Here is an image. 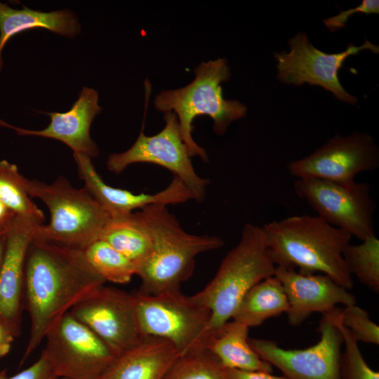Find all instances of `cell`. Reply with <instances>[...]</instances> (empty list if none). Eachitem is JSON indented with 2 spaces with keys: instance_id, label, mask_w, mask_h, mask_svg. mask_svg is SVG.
<instances>
[{
  "instance_id": "cell-1",
  "label": "cell",
  "mask_w": 379,
  "mask_h": 379,
  "mask_svg": "<svg viewBox=\"0 0 379 379\" xmlns=\"http://www.w3.org/2000/svg\"><path fill=\"white\" fill-rule=\"evenodd\" d=\"M105 282L90 265L84 250L34 237L25 264L24 308L29 317L30 330L20 364L64 314Z\"/></svg>"
},
{
  "instance_id": "cell-2",
  "label": "cell",
  "mask_w": 379,
  "mask_h": 379,
  "mask_svg": "<svg viewBox=\"0 0 379 379\" xmlns=\"http://www.w3.org/2000/svg\"><path fill=\"white\" fill-rule=\"evenodd\" d=\"M276 266L302 274L322 273L347 290L353 279L343 253L352 237L318 215H293L262 226Z\"/></svg>"
},
{
  "instance_id": "cell-3",
  "label": "cell",
  "mask_w": 379,
  "mask_h": 379,
  "mask_svg": "<svg viewBox=\"0 0 379 379\" xmlns=\"http://www.w3.org/2000/svg\"><path fill=\"white\" fill-rule=\"evenodd\" d=\"M138 213L148 229L152 244L149 256L137 268L136 275L141 279L140 294L180 291L181 284L193 273L195 258L224 246V241L217 236L185 232L167 205H147Z\"/></svg>"
},
{
  "instance_id": "cell-4",
  "label": "cell",
  "mask_w": 379,
  "mask_h": 379,
  "mask_svg": "<svg viewBox=\"0 0 379 379\" xmlns=\"http://www.w3.org/2000/svg\"><path fill=\"white\" fill-rule=\"evenodd\" d=\"M194 79L187 85L173 90L161 91L154 100L158 111L175 114L182 140L190 156L208 161L206 150L194 140L193 121L199 116H208L213 121V131L223 135L232 122L243 118L247 107L236 100L222 95L221 84L231 77L225 58L201 62L194 70Z\"/></svg>"
},
{
  "instance_id": "cell-5",
  "label": "cell",
  "mask_w": 379,
  "mask_h": 379,
  "mask_svg": "<svg viewBox=\"0 0 379 379\" xmlns=\"http://www.w3.org/2000/svg\"><path fill=\"white\" fill-rule=\"evenodd\" d=\"M262 227L246 223L238 244L223 258L215 277L192 299L211 312L210 332L232 319L245 294L256 284L274 275Z\"/></svg>"
},
{
  "instance_id": "cell-6",
  "label": "cell",
  "mask_w": 379,
  "mask_h": 379,
  "mask_svg": "<svg viewBox=\"0 0 379 379\" xmlns=\"http://www.w3.org/2000/svg\"><path fill=\"white\" fill-rule=\"evenodd\" d=\"M25 185L50 211L49 223L37 226L34 237L80 250L99 239L109 215L85 187L75 188L62 176L51 184L25 178Z\"/></svg>"
},
{
  "instance_id": "cell-7",
  "label": "cell",
  "mask_w": 379,
  "mask_h": 379,
  "mask_svg": "<svg viewBox=\"0 0 379 379\" xmlns=\"http://www.w3.org/2000/svg\"><path fill=\"white\" fill-rule=\"evenodd\" d=\"M136 319L142 336L170 342L180 356L206 349L211 312L180 291L155 295L133 294Z\"/></svg>"
},
{
  "instance_id": "cell-8",
  "label": "cell",
  "mask_w": 379,
  "mask_h": 379,
  "mask_svg": "<svg viewBox=\"0 0 379 379\" xmlns=\"http://www.w3.org/2000/svg\"><path fill=\"white\" fill-rule=\"evenodd\" d=\"M293 187L297 196L331 225L361 241L375 235L373 224L375 204L367 182L299 178L295 181Z\"/></svg>"
},
{
  "instance_id": "cell-9",
  "label": "cell",
  "mask_w": 379,
  "mask_h": 379,
  "mask_svg": "<svg viewBox=\"0 0 379 379\" xmlns=\"http://www.w3.org/2000/svg\"><path fill=\"white\" fill-rule=\"evenodd\" d=\"M44 340L42 352L61 379H98L117 357L69 312L52 326Z\"/></svg>"
},
{
  "instance_id": "cell-10",
  "label": "cell",
  "mask_w": 379,
  "mask_h": 379,
  "mask_svg": "<svg viewBox=\"0 0 379 379\" xmlns=\"http://www.w3.org/2000/svg\"><path fill=\"white\" fill-rule=\"evenodd\" d=\"M164 119L165 126L157 134L148 136L142 131L129 149L111 154L107 161V168L119 174L133 164H157L180 178L192 194L193 199L201 202L205 198L208 180L199 176L193 167L175 114L164 113Z\"/></svg>"
},
{
  "instance_id": "cell-11",
  "label": "cell",
  "mask_w": 379,
  "mask_h": 379,
  "mask_svg": "<svg viewBox=\"0 0 379 379\" xmlns=\"http://www.w3.org/2000/svg\"><path fill=\"white\" fill-rule=\"evenodd\" d=\"M333 312L322 314L317 328L320 339L312 346L286 350L273 340L248 338L249 344L288 379H340L343 337L334 322Z\"/></svg>"
},
{
  "instance_id": "cell-12",
  "label": "cell",
  "mask_w": 379,
  "mask_h": 379,
  "mask_svg": "<svg viewBox=\"0 0 379 379\" xmlns=\"http://www.w3.org/2000/svg\"><path fill=\"white\" fill-rule=\"evenodd\" d=\"M290 51L274 53L277 62V79L286 84L319 86L332 93L342 102L354 105L357 98L347 93L340 84L338 71L345 60L365 49L378 53L379 48L368 40L360 46L352 44L338 53H326L315 48L307 35L299 32L288 41Z\"/></svg>"
},
{
  "instance_id": "cell-13",
  "label": "cell",
  "mask_w": 379,
  "mask_h": 379,
  "mask_svg": "<svg viewBox=\"0 0 379 379\" xmlns=\"http://www.w3.org/2000/svg\"><path fill=\"white\" fill-rule=\"evenodd\" d=\"M119 356L142 338L134 306L133 294L105 284L98 287L69 311Z\"/></svg>"
},
{
  "instance_id": "cell-14",
  "label": "cell",
  "mask_w": 379,
  "mask_h": 379,
  "mask_svg": "<svg viewBox=\"0 0 379 379\" xmlns=\"http://www.w3.org/2000/svg\"><path fill=\"white\" fill-rule=\"evenodd\" d=\"M378 166V149L372 138L356 132L349 136L336 135L308 156L291 161L287 169L297 179L351 182L359 173Z\"/></svg>"
},
{
  "instance_id": "cell-15",
  "label": "cell",
  "mask_w": 379,
  "mask_h": 379,
  "mask_svg": "<svg viewBox=\"0 0 379 379\" xmlns=\"http://www.w3.org/2000/svg\"><path fill=\"white\" fill-rule=\"evenodd\" d=\"M44 222L17 215L7 233L0 270V324L16 338L20 335L24 308L25 264L35 230Z\"/></svg>"
},
{
  "instance_id": "cell-16",
  "label": "cell",
  "mask_w": 379,
  "mask_h": 379,
  "mask_svg": "<svg viewBox=\"0 0 379 379\" xmlns=\"http://www.w3.org/2000/svg\"><path fill=\"white\" fill-rule=\"evenodd\" d=\"M274 277L281 282L288 302L286 313L289 324L300 325L314 312L329 313L338 304H356L348 290L322 273L302 274L295 269L276 266Z\"/></svg>"
},
{
  "instance_id": "cell-17",
  "label": "cell",
  "mask_w": 379,
  "mask_h": 379,
  "mask_svg": "<svg viewBox=\"0 0 379 379\" xmlns=\"http://www.w3.org/2000/svg\"><path fill=\"white\" fill-rule=\"evenodd\" d=\"M74 159L84 187L109 217L128 214L150 204H178L193 199L190 190L176 176L162 191L155 194H134L105 182L88 156L74 153Z\"/></svg>"
},
{
  "instance_id": "cell-18",
  "label": "cell",
  "mask_w": 379,
  "mask_h": 379,
  "mask_svg": "<svg viewBox=\"0 0 379 379\" xmlns=\"http://www.w3.org/2000/svg\"><path fill=\"white\" fill-rule=\"evenodd\" d=\"M98 91L84 87L71 109L63 113H47L50 124L42 130H29L10 125L0 119V126L13 129L20 135H35L60 140L74 153L83 154L91 159L99 154L97 145L90 135V128L95 117L100 112Z\"/></svg>"
},
{
  "instance_id": "cell-19",
  "label": "cell",
  "mask_w": 379,
  "mask_h": 379,
  "mask_svg": "<svg viewBox=\"0 0 379 379\" xmlns=\"http://www.w3.org/2000/svg\"><path fill=\"white\" fill-rule=\"evenodd\" d=\"M179 357L168 340L143 336L138 344L117 357L98 379H164Z\"/></svg>"
},
{
  "instance_id": "cell-20",
  "label": "cell",
  "mask_w": 379,
  "mask_h": 379,
  "mask_svg": "<svg viewBox=\"0 0 379 379\" xmlns=\"http://www.w3.org/2000/svg\"><path fill=\"white\" fill-rule=\"evenodd\" d=\"M37 27L69 38L81 32L76 15L69 10L42 12L26 6L15 9L0 2V71L4 65L2 51L9 39L23 31Z\"/></svg>"
},
{
  "instance_id": "cell-21",
  "label": "cell",
  "mask_w": 379,
  "mask_h": 379,
  "mask_svg": "<svg viewBox=\"0 0 379 379\" xmlns=\"http://www.w3.org/2000/svg\"><path fill=\"white\" fill-rule=\"evenodd\" d=\"M248 331L249 328L246 325L234 320L229 321L211 334L206 350L226 369L272 373V366L262 359L250 345Z\"/></svg>"
},
{
  "instance_id": "cell-22",
  "label": "cell",
  "mask_w": 379,
  "mask_h": 379,
  "mask_svg": "<svg viewBox=\"0 0 379 379\" xmlns=\"http://www.w3.org/2000/svg\"><path fill=\"white\" fill-rule=\"evenodd\" d=\"M288 310L284 288L272 276L258 282L245 294L232 319L248 328L255 327L270 318L286 313Z\"/></svg>"
},
{
  "instance_id": "cell-23",
  "label": "cell",
  "mask_w": 379,
  "mask_h": 379,
  "mask_svg": "<svg viewBox=\"0 0 379 379\" xmlns=\"http://www.w3.org/2000/svg\"><path fill=\"white\" fill-rule=\"evenodd\" d=\"M99 239L128 258L137 268L147 258L152 246L150 234L138 211L109 217Z\"/></svg>"
},
{
  "instance_id": "cell-24",
  "label": "cell",
  "mask_w": 379,
  "mask_h": 379,
  "mask_svg": "<svg viewBox=\"0 0 379 379\" xmlns=\"http://www.w3.org/2000/svg\"><path fill=\"white\" fill-rule=\"evenodd\" d=\"M84 252L90 265L105 281L126 284L136 274L137 266L102 239L92 242Z\"/></svg>"
},
{
  "instance_id": "cell-25",
  "label": "cell",
  "mask_w": 379,
  "mask_h": 379,
  "mask_svg": "<svg viewBox=\"0 0 379 379\" xmlns=\"http://www.w3.org/2000/svg\"><path fill=\"white\" fill-rule=\"evenodd\" d=\"M25 178L15 164L0 160V201L17 215L44 222V215L27 192Z\"/></svg>"
},
{
  "instance_id": "cell-26",
  "label": "cell",
  "mask_w": 379,
  "mask_h": 379,
  "mask_svg": "<svg viewBox=\"0 0 379 379\" xmlns=\"http://www.w3.org/2000/svg\"><path fill=\"white\" fill-rule=\"evenodd\" d=\"M343 257L352 275L364 285L379 291V239L376 235L368 238L359 244H348Z\"/></svg>"
},
{
  "instance_id": "cell-27",
  "label": "cell",
  "mask_w": 379,
  "mask_h": 379,
  "mask_svg": "<svg viewBox=\"0 0 379 379\" xmlns=\"http://www.w3.org/2000/svg\"><path fill=\"white\" fill-rule=\"evenodd\" d=\"M164 379H232L206 349L180 356Z\"/></svg>"
},
{
  "instance_id": "cell-28",
  "label": "cell",
  "mask_w": 379,
  "mask_h": 379,
  "mask_svg": "<svg viewBox=\"0 0 379 379\" xmlns=\"http://www.w3.org/2000/svg\"><path fill=\"white\" fill-rule=\"evenodd\" d=\"M340 310L333 312V320L343 337L344 351L340 359V379H379V373L371 368L364 359L358 342L343 324Z\"/></svg>"
},
{
  "instance_id": "cell-29",
  "label": "cell",
  "mask_w": 379,
  "mask_h": 379,
  "mask_svg": "<svg viewBox=\"0 0 379 379\" xmlns=\"http://www.w3.org/2000/svg\"><path fill=\"white\" fill-rule=\"evenodd\" d=\"M340 314L343 324L357 342L379 344V326L370 319L365 310L352 305L345 306Z\"/></svg>"
},
{
  "instance_id": "cell-30",
  "label": "cell",
  "mask_w": 379,
  "mask_h": 379,
  "mask_svg": "<svg viewBox=\"0 0 379 379\" xmlns=\"http://www.w3.org/2000/svg\"><path fill=\"white\" fill-rule=\"evenodd\" d=\"M355 13L378 14L379 1L364 0L359 6L346 11H340L338 15L323 20V22L330 32H334L344 27L348 18Z\"/></svg>"
},
{
  "instance_id": "cell-31",
  "label": "cell",
  "mask_w": 379,
  "mask_h": 379,
  "mask_svg": "<svg viewBox=\"0 0 379 379\" xmlns=\"http://www.w3.org/2000/svg\"><path fill=\"white\" fill-rule=\"evenodd\" d=\"M0 379H59L52 366L41 352L39 358L32 365L18 373L7 376L6 371H0Z\"/></svg>"
},
{
  "instance_id": "cell-32",
  "label": "cell",
  "mask_w": 379,
  "mask_h": 379,
  "mask_svg": "<svg viewBox=\"0 0 379 379\" xmlns=\"http://www.w3.org/2000/svg\"><path fill=\"white\" fill-rule=\"evenodd\" d=\"M232 379H288L285 376L273 375L270 373L258 371H241L227 369Z\"/></svg>"
},
{
  "instance_id": "cell-33",
  "label": "cell",
  "mask_w": 379,
  "mask_h": 379,
  "mask_svg": "<svg viewBox=\"0 0 379 379\" xmlns=\"http://www.w3.org/2000/svg\"><path fill=\"white\" fill-rule=\"evenodd\" d=\"M17 215L0 201V232H8Z\"/></svg>"
},
{
  "instance_id": "cell-34",
  "label": "cell",
  "mask_w": 379,
  "mask_h": 379,
  "mask_svg": "<svg viewBox=\"0 0 379 379\" xmlns=\"http://www.w3.org/2000/svg\"><path fill=\"white\" fill-rule=\"evenodd\" d=\"M14 338L12 333L0 324V359L8 354Z\"/></svg>"
},
{
  "instance_id": "cell-35",
  "label": "cell",
  "mask_w": 379,
  "mask_h": 379,
  "mask_svg": "<svg viewBox=\"0 0 379 379\" xmlns=\"http://www.w3.org/2000/svg\"><path fill=\"white\" fill-rule=\"evenodd\" d=\"M8 232H0V270L4 260Z\"/></svg>"
}]
</instances>
